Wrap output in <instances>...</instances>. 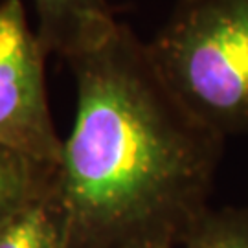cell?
Masks as SVG:
<instances>
[{"label": "cell", "mask_w": 248, "mask_h": 248, "mask_svg": "<svg viewBox=\"0 0 248 248\" xmlns=\"http://www.w3.org/2000/svg\"><path fill=\"white\" fill-rule=\"evenodd\" d=\"M33 6L46 53L64 61L98 43L118 22L105 0H33Z\"/></svg>", "instance_id": "277c9868"}, {"label": "cell", "mask_w": 248, "mask_h": 248, "mask_svg": "<svg viewBox=\"0 0 248 248\" xmlns=\"http://www.w3.org/2000/svg\"><path fill=\"white\" fill-rule=\"evenodd\" d=\"M0 248H68L57 168L35 195L0 224Z\"/></svg>", "instance_id": "5b68a950"}, {"label": "cell", "mask_w": 248, "mask_h": 248, "mask_svg": "<svg viewBox=\"0 0 248 248\" xmlns=\"http://www.w3.org/2000/svg\"><path fill=\"white\" fill-rule=\"evenodd\" d=\"M55 168L0 143V224L45 186Z\"/></svg>", "instance_id": "8992f818"}, {"label": "cell", "mask_w": 248, "mask_h": 248, "mask_svg": "<svg viewBox=\"0 0 248 248\" xmlns=\"http://www.w3.org/2000/svg\"><path fill=\"white\" fill-rule=\"evenodd\" d=\"M22 0L0 2V143L45 164H59L62 140L46 94L45 57Z\"/></svg>", "instance_id": "3957f363"}, {"label": "cell", "mask_w": 248, "mask_h": 248, "mask_svg": "<svg viewBox=\"0 0 248 248\" xmlns=\"http://www.w3.org/2000/svg\"><path fill=\"white\" fill-rule=\"evenodd\" d=\"M178 248H248V204L210 208Z\"/></svg>", "instance_id": "52a82bcc"}, {"label": "cell", "mask_w": 248, "mask_h": 248, "mask_svg": "<svg viewBox=\"0 0 248 248\" xmlns=\"http://www.w3.org/2000/svg\"><path fill=\"white\" fill-rule=\"evenodd\" d=\"M76 118L57 164L68 248H178L210 206L224 142L120 20L66 59Z\"/></svg>", "instance_id": "6da1fadb"}, {"label": "cell", "mask_w": 248, "mask_h": 248, "mask_svg": "<svg viewBox=\"0 0 248 248\" xmlns=\"http://www.w3.org/2000/svg\"><path fill=\"white\" fill-rule=\"evenodd\" d=\"M160 74L222 138L248 134V0H177L147 43Z\"/></svg>", "instance_id": "7a4b0ae2"}]
</instances>
